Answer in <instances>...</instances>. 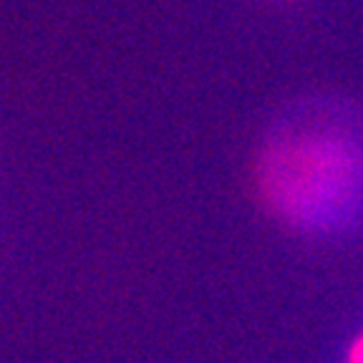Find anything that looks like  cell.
<instances>
[{
	"mask_svg": "<svg viewBox=\"0 0 363 363\" xmlns=\"http://www.w3.org/2000/svg\"><path fill=\"white\" fill-rule=\"evenodd\" d=\"M265 210L308 238L363 230V108L303 101L272 126L255 164Z\"/></svg>",
	"mask_w": 363,
	"mask_h": 363,
	"instance_id": "cell-1",
	"label": "cell"
},
{
	"mask_svg": "<svg viewBox=\"0 0 363 363\" xmlns=\"http://www.w3.org/2000/svg\"><path fill=\"white\" fill-rule=\"evenodd\" d=\"M343 363H363V330L348 343L346 353H343Z\"/></svg>",
	"mask_w": 363,
	"mask_h": 363,
	"instance_id": "cell-2",
	"label": "cell"
}]
</instances>
